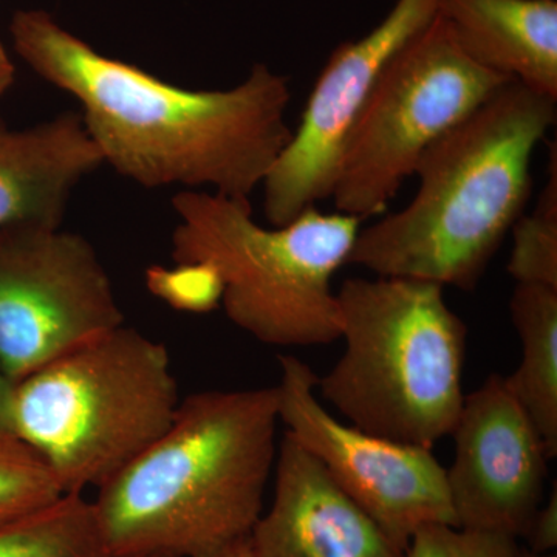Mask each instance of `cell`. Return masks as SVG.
Masks as SVG:
<instances>
[{
	"label": "cell",
	"mask_w": 557,
	"mask_h": 557,
	"mask_svg": "<svg viewBox=\"0 0 557 557\" xmlns=\"http://www.w3.org/2000/svg\"><path fill=\"white\" fill-rule=\"evenodd\" d=\"M10 35L36 75L79 102L104 163L143 188L249 200L292 139L288 78L267 64L233 89L193 90L106 57L46 10L16 11Z\"/></svg>",
	"instance_id": "1"
},
{
	"label": "cell",
	"mask_w": 557,
	"mask_h": 557,
	"mask_svg": "<svg viewBox=\"0 0 557 557\" xmlns=\"http://www.w3.org/2000/svg\"><path fill=\"white\" fill-rule=\"evenodd\" d=\"M276 387L208 391L97 490L106 557H199L248 537L277 457Z\"/></svg>",
	"instance_id": "2"
},
{
	"label": "cell",
	"mask_w": 557,
	"mask_h": 557,
	"mask_svg": "<svg viewBox=\"0 0 557 557\" xmlns=\"http://www.w3.org/2000/svg\"><path fill=\"white\" fill-rule=\"evenodd\" d=\"M555 98L512 79L423 153L401 211L359 230L347 263L384 277L472 289L531 196V161Z\"/></svg>",
	"instance_id": "3"
},
{
	"label": "cell",
	"mask_w": 557,
	"mask_h": 557,
	"mask_svg": "<svg viewBox=\"0 0 557 557\" xmlns=\"http://www.w3.org/2000/svg\"><path fill=\"white\" fill-rule=\"evenodd\" d=\"M443 289L406 277L343 282L336 296L346 348L317 388L348 424L426 449L453 434L468 329Z\"/></svg>",
	"instance_id": "4"
},
{
	"label": "cell",
	"mask_w": 557,
	"mask_h": 557,
	"mask_svg": "<svg viewBox=\"0 0 557 557\" xmlns=\"http://www.w3.org/2000/svg\"><path fill=\"white\" fill-rule=\"evenodd\" d=\"M175 262L205 263L222 282L234 325L274 347L325 346L341 338L333 277L346 265L362 220L318 208L285 226L263 228L249 200L209 190L172 199Z\"/></svg>",
	"instance_id": "5"
},
{
	"label": "cell",
	"mask_w": 557,
	"mask_h": 557,
	"mask_svg": "<svg viewBox=\"0 0 557 557\" xmlns=\"http://www.w3.org/2000/svg\"><path fill=\"white\" fill-rule=\"evenodd\" d=\"M180 401L166 346L123 324L14 384L9 428L83 494L156 442Z\"/></svg>",
	"instance_id": "6"
},
{
	"label": "cell",
	"mask_w": 557,
	"mask_h": 557,
	"mask_svg": "<svg viewBox=\"0 0 557 557\" xmlns=\"http://www.w3.org/2000/svg\"><path fill=\"white\" fill-rule=\"evenodd\" d=\"M509 81L472 61L438 13L384 70L348 135L330 197L338 212L381 214L423 153Z\"/></svg>",
	"instance_id": "7"
},
{
	"label": "cell",
	"mask_w": 557,
	"mask_h": 557,
	"mask_svg": "<svg viewBox=\"0 0 557 557\" xmlns=\"http://www.w3.org/2000/svg\"><path fill=\"white\" fill-rule=\"evenodd\" d=\"M123 324L89 240L61 226L0 230V372L13 386Z\"/></svg>",
	"instance_id": "8"
},
{
	"label": "cell",
	"mask_w": 557,
	"mask_h": 557,
	"mask_svg": "<svg viewBox=\"0 0 557 557\" xmlns=\"http://www.w3.org/2000/svg\"><path fill=\"white\" fill-rule=\"evenodd\" d=\"M278 418L289 437L318 458L330 478L399 548L426 523L457 527L446 468L432 449L406 445L343 423L318 397V375L281 355Z\"/></svg>",
	"instance_id": "9"
},
{
	"label": "cell",
	"mask_w": 557,
	"mask_h": 557,
	"mask_svg": "<svg viewBox=\"0 0 557 557\" xmlns=\"http://www.w3.org/2000/svg\"><path fill=\"white\" fill-rule=\"evenodd\" d=\"M438 0H395L384 20L339 44L311 90L298 131L263 186L271 226H285L332 197L348 135L399 51L437 17Z\"/></svg>",
	"instance_id": "10"
},
{
	"label": "cell",
	"mask_w": 557,
	"mask_h": 557,
	"mask_svg": "<svg viewBox=\"0 0 557 557\" xmlns=\"http://www.w3.org/2000/svg\"><path fill=\"white\" fill-rule=\"evenodd\" d=\"M446 482L457 527L523 537L542 505L549 454L502 375L469 395L453 434Z\"/></svg>",
	"instance_id": "11"
},
{
	"label": "cell",
	"mask_w": 557,
	"mask_h": 557,
	"mask_svg": "<svg viewBox=\"0 0 557 557\" xmlns=\"http://www.w3.org/2000/svg\"><path fill=\"white\" fill-rule=\"evenodd\" d=\"M273 474V504L249 534L252 556L406 557L288 434L278 443Z\"/></svg>",
	"instance_id": "12"
},
{
	"label": "cell",
	"mask_w": 557,
	"mask_h": 557,
	"mask_svg": "<svg viewBox=\"0 0 557 557\" xmlns=\"http://www.w3.org/2000/svg\"><path fill=\"white\" fill-rule=\"evenodd\" d=\"M104 164L81 113L11 129L0 116V230L61 226L73 190Z\"/></svg>",
	"instance_id": "13"
},
{
	"label": "cell",
	"mask_w": 557,
	"mask_h": 557,
	"mask_svg": "<svg viewBox=\"0 0 557 557\" xmlns=\"http://www.w3.org/2000/svg\"><path fill=\"white\" fill-rule=\"evenodd\" d=\"M465 53L557 100L556 0H438Z\"/></svg>",
	"instance_id": "14"
},
{
	"label": "cell",
	"mask_w": 557,
	"mask_h": 557,
	"mask_svg": "<svg viewBox=\"0 0 557 557\" xmlns=\"http://www.w3.org/2000/svg\"><path fill=\"white\" fill-rule=\"evenodd\" d=\"M512 325L522 344L519 368L504 376L507 387L533 420L557 456V288L516 284L511 302Z\"/></svg>",
	"instance_id": "15"
},
{
	"label": "cell",
	"mask_w": 557,
	"mask_h": 557,
	"mask_svg": "<svg viewBox=\"0 0 557 557\" xmlns=\"http://www.w3.org/2000/svg\"><path fill=\"white\" fill-rule=\"evenodd\" d=\"M0 557H106L91 502L83 494H65L0 527Z\"/></svg>",
	"instance_id": "16"
},
{
	"label": "cell",
	"mask_w": 557,
	"mask_h": 557,
	"mask_svg": "<svg viewBox=\"0 0 557 557\" xmlns=\"http://www.w3.org/2000/svg\"><path fill=\"white\" fill-rule=\"evenodd\" d=\"M65 494L39 454L0 428V527L49 507Z\"/></svg>",
	"instance_id": "17"
},
{
	"label": "cell",
	"mask_w": 557,
	"mask_h": 557,
	"mask_svg": "<svg viewBox=\"0 0 557 557\" xmlns=\"http://www.w3.org/2000/svg\"><path fill=\"white\" fill-rule=\"evenodd\" d=\"M552 171L533 212L512 226L508 273L516 284L557 288V161L553 149Z\"/></svg>",
	"instance_id": "18"
},
{
	"label": "cell",
	"mask_w": 557,
	"mask_h": 557,
	"mask_svg": "<svg viewBox=\"0 0 557 557\" xmlns=\"http://www.w3.org/2000/svg\"><path fill=\"white\" fill-rule=\"evenodd\" d=\"M518 539L448 523H426L410 537L406 557H516Z\"/></svg>",
	"instance_id": "19"
},
{
	"label": "cell",
	"mask_w": 557,
	"mask_h": 557,
	"mask_svg": "<svg viewBox=\"0 0 557 557\" xmlns=\"http://www.w3.org/2000/svg\"><path fill=\"white\" fill-rule=\"evenodd\" d=\"M150 292L186 311H208L222 300V282L205 263H177L174 269L152 267L146 274Z\"/></svg>",
	"instance_id": "20"
},
{
	"label": "cell",
	"mask_w": 557,
	"mask_h": 557,
	"mask_svg": "<svg viewBox=\"0 0 557 557\" xmlns=\"http://www.w3.org/2000/svg\"><path fill=\"white\" fill-rule=\"evenodd\" d=\"M523 539L528 549L536 553H555L557 548V486L553 485L548 500L534 512Z\"/></svg>",
	"instance_id": "21"
},
{
	"label": "cell",
	"mask_w": 557,
	"mask_h": 557,
	"mask_svg": "<svg viewBox=\"0 0 557 557\" xmlns=\"http://www.w3.org/2000/svg\"><path fill=\"white\" fill-rule=\"evenodd\" d=\"M199 557H255L249 544V536L226 545V547L218 549V552L208 553V555Z\"/></svg>",
	"instance_id": "22"
},
{
	"label": "cell",
	"mask_w": 557,
	"mask_h": 557,
	"mask_svg": "<svg viewBox=\"0 0 557 557\" xmlns=\"http://www.w3.org/2000/svg\"><path fill=\"white\" fill-rule=\"evenodd\" d=\"M11 394H13V384L0 372V428L9 431Z\"/></svg>",
	"instance_id": "23"
},
{
	"label": "cell",
	"mask_w": 557,
	"mask_h": 557,
	"mask_svg": "<svg viewBox=\"0 0 557 557\" xmlns=\"http://www.w3.org/2000/svg\"><path fill=\"white\" fill-rule=\"evenodd\" d=\"M14 81V65L11 62L5 47L0 44V95L5 94L7 90L13 86Z\"/></svg>",
	"instance_id": "24"
},
{
	"label": "cell",
	"mask_w": 557,
	"mask_h": 557,
	"mask_svg": "<svg viewBox=\"0 0 557 557\" xmlns=\"http://www.w3.org/2000/svg\"><path fill=\"white\" fill-rule=\"evenodd\" d=\"M516 557H557L556 553H536L531 552V549H522L519 548L518 555Z\"/></svg>",
	"instance_id": "25"
},
{
	"label": "cell",
	"mask_w": 557,
	"mask_h": 557,
	"mask_svg": "<svg viewBox=\"0 0 557 557\" xmlns=\"http://www.w3.org/2000/svg\"><path fill=\"white\" fill-rule=\"evenodd\" d=\"M139 557H164V556H139Z\"/></svg>",
	"instance_id": "26"
}]
</instances>
